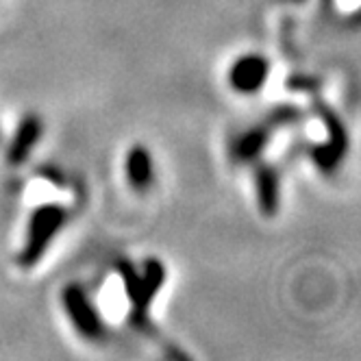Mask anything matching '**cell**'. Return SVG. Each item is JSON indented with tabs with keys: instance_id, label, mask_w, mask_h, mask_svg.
Masks as SVG:
<instances>
[{
	"instance_id": "8992f818",
	"label": "cell",
	"mask_w": 361,
	"mask_h": 361,
	"mask_svg": "<svg viewBox=\"0 0 361 361\" xmlns=\"http://www.w3.org/2000/svg\"><path fill=\"white\" fill-rule=\"evenodd\" d=\"M270 76V61L264 55H242L228 70V85L238 94H257Z\"/></svg>"
},
{
	"instance_id": "ba28073f",
	"label": "cell",
	"mask_w": 361,
	"mask_h": 361,
	"mask_svg": "<svg viewBox=\"0 0 361 361\" xmlns=\"http://www.w3.org/2000/svg\"><path fill=\"white\" fill-rule=\"evenodd\" d=\"M255 198L266 218H274L281 209V174L270 164L255 168Z\"/></svg>"
},
{
	"instance_id": "3957f363",
	"label": "cell",
	"mask_w": 361,
	"mask_h": 361,
	"mask_svg": "<svg viewBox=\"0 0 361 361\" xmlns=\"http://www.w3.org/2000/svg\"><path fill=\"white\" fill-rule=\"evenodd\" d=\"M302 118L300 109L294 105H281L272 109L259 124H252L240 135H235L228 144V159L235 166H248L262 159L264 150L272 142V137L281 128L292 126Z\"/></svg>"
},
{
	"instance_id": "5b68a950",
	"label": "cell",
	"mask_w": 361,
	"mask_h": 361,
	"mask_svg": "<svg viewBox=\"0 0 361 361\" xmlns=\"http://www.w3.org/2000/svg\"><path fill=\"white\" fill-rule=\"evenodd\" d=\"M316 111L322 118L326 131H329V140L320 146L312 148V159L314 164L320 168V172L331 174L338 170V166L342 164V159L346 157V150H348V133H346V126L340 120V116L335 114L324 100L316 98Z\"/></svg>"
},
{
	"instance_id": "6da1fadb",
	"label": "cell",
	"mask_w": 361,
	"mask_h": 361,
	"mask_svg": "<svg viewBox=\"0 0 361 361\" xmlns=\"http://www.w3.org/2000/svg\"><path fill=\"white\" fill-rule=\"evenodd\" d=\"M122 276V288L128 300V322L142 333H152L150 326V307L166 283V266L159 259H148L142 270L133 264H118Z\"/></svg>"
},
{
	"instance_id": "52a82bcc",
	"label": "cell",
	"mask_w": 361,
	"mask_h": 361,
	"mask_svg": "<svg viewBox=\"0 0 361 361\" xmlns=\"http://www.w3.org/2000/svg\"><path fill=\"white\" fill-rule=\"evenodd\" d=\"M44 135V120L37 114H27L20 124L16 126V133L9 140L7 146V164L9 166H22L27 161L33 150L37 148V144L42 142Z\"/></svg>"
},
{
	"instance_id": "30bf717a",
	"label": "cell",
	"mask_w": 361,
	"mask_h": 361,
	"mask_svg": "<svg viewBox=\"0 0 361 361\" xmlns=\"http://www.w3.org/2000/svg\"><path fill=\"white\" fill-rule=\"evenodd\" d=\"M0 144H3V128H0Z\"/></svg>"
},
{
	"instance_id": "7a4b0ae2",
	"label": "cell",
	"mask_w": 361,
	"mask_h": 361,
	"mask_svg": "<svg viewBox=\"0 0 361 361\" xmlns=\"http://www.w3.org/2000/svg\"><path fill=\"white\" fill-rule=\"evenodd\" d=\"M68 224V209L59 202H42L29 214L27 233H24V244L18 252V266L29 270L35 268L48 248L53 246L55 238L61 233Z\"/></svg>"
},
{
	"instance_id": "277c9868",
	"label": "cell",
	"mask_w": 361,
	"mask_h": 361,
	"mask_svg": "<svg viewBox=\"0 0 361 361\" xmlns=\"http://www.w3.org/2000/svg\"><path fill=\"white\" fill-rule=\"evenodd\" d=\"M61 307L72 329L79 333L83 340L98 342L105 338V333H107L105 320H102L96 302L92 300V296L87 294V290L81 283H68L61 290Z\"/></svg>"
},
{
	"instance_id": "9c48e42d",
	"label": "cell",
	"mask_w": 361,
	"mask_h": 361,
	"mask_svg": "<svg viewBox=\"0 0 361 361\" xmlns=\"http://www.w3.org/2000/svg\"><path fill=\"white\" fill-rule=\"evenodd\" d=\"M124 176L133 192H148L154 183V159L144 144H133L124 159Z\"/></svg>"
}]
</instances>
